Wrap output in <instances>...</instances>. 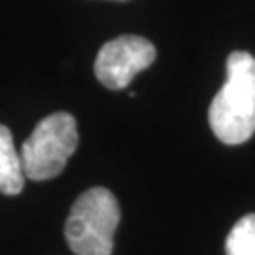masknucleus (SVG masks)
<instances>
[{
	"mask_svg": "<svg viewBox=\"0 0 255 255\" xmlns=\"http://www.w3.org/2000/svg\"><path fill=\"white\" fill-rule=\"evenodd\" d=\"M214 134L229 146L244 144L255 132V57L233 51L227 59V82L208 110Z\"/></svg>",
	"mask_w": 255,
	"mask_h": 255,
	"instance_id": "1",
	"label": "nucleus"
},
{
	"mask_svg": "<svg viewBox=\"0 0 255 255\" xmlns=\"http://www.w3.org/2000/svg\"><path fill=\"white\" fill-rule=\"evenodd\" d=\"M119 219L116 195L106 187H91L70 208L64 223L66 244L76 255H112Z\"/></svg>",
	"mask_w": 255,
	"mask_h": 255,
	"instance_id": "2",
	"label": "nucleus"
},
{
	"mask_svg": "<svg viewBox=\"0 0 255 255\" xmlns=\"http://www.w3.org/2000/svg\"><path fill=\"white\" fill-rule=\"evenodd\" d=\"M78 147V127L74 116L55 112L40 119L21 147L25 178L34 182L51 180L64 170Z\"/></svg>",
	"mask_w": 255,
	"mask_h": 255,
	"instance_id": "3",
	"label": "nucleus"
},
{
	"mask_svg": "<svg viewBox=\"0 0 255 255\" xmlns=\"http://www.w3.org/2000/svg\"><path fill=\"white\" fill-rule=\"evenodd\" d=\"M153 44L142 36L125 34L106 42L95 61V76L108 89H125L134 76L155 61Z\"/></svg>",
	"mask_w": 255,
	"mask_h": 255,
	"instance_id": "4",
	"label": "nucleus"
},
{
	"mask_svg": "<svg viewBox=\"0 0 255 255\" xmlns=\"http://www.w3.org/2000/svg\"><path fill=\"white\" fill-rule=\"evenodd\" d=\"M25 185L21 153L13 146V136L6 125H0V193L19 195Z\"/></svg>",
	"mask_w": 255,
	"mask_h": 255,
	"instance_id": "5",
	"label": "nucleus"
},
{
	"mask_svg": "<svg viewBox=\"0 0 255 255\" xmlns=\"http://www.w3.org/2000/svg\"><path fill=\"white\" fill-rule=\"evenodd\" d=\"M227 255H255V214H246L235 223L225 240Z\"/></svg>",
	"mask_w": 255,
	"mask_h": 255,
	"instance_id": "6",
	"label": "nucleus"
}]
</instances>
